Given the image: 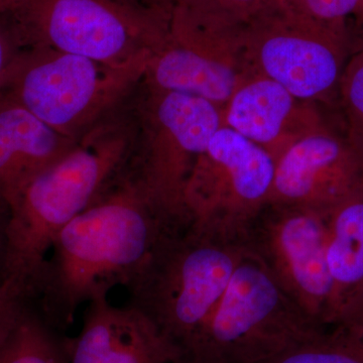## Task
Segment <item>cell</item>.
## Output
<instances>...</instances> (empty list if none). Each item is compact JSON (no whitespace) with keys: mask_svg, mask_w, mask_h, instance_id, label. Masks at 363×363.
Returning <instances> with one entry per match:
<instances>
[{"mask_svg":"<svg viewBox=\"0 0 363 363\" xmlns=\"http://www.w3.org/2000/svg\"><path fill=\"white\" fill-rule=\"evenodd\" d=\"M176 227L150 205L128 169L52 243L35 297L40 318L65 330L81 306L107 297L114 286L126 288Z\"/></svg>","mask_w":363,"mask_h":363,"instance_id":"cell-1","label":"cell"},{"mask_svg":"<svg viewBox=\"0 0 363 363\" xmlns=\"http://www.w3.org/2000/svg\"><path fill=\"white\" fill-rule=\"evenodd\" d=\"M136 135L135 118L114 112L9 203L2 283L23 302L35 300L59 233L128 171Z\"/></svg>","mask_w":363,"mask_h":363,"instance_id":"cell-2","label":"cell"},{"mask_svg":"<svg viewBox=\"0 0 363 363\" xmlns=\"http://www.w3.org/2000/svg\"><path fill=\"white\" fill-rule=\"evenodd\" d=\"M247 248L193 230L164 234L140 272L126 286L130 304L157 325L181 354L195 347Z\"/></svg>","mask_w":363,"mask_h":363,"instance_id":"cell-3","label":"cell"},{"mask_svg":"<svg viewBox=\"0 0 363 363\" xmlns=\"http://www.w3.org/2000/svg\"><path fill=\"white\" fill-rule=\"evenodd\" d=\"M152 55L111 66L49 48H26L1 89L61 135L78 140L121 109Z\"/></svg>","mask_w":363,"mask_h":363,"instance_id":"cell-4","label":"cell"},{"mask_svg":"<svg viewBox=\"0 0 363 363\" xmlns=\"http://www.w3.org/2000/svg\"><path fill=\"white\" fill-rule=\"evenodd\" d=\"M322 332L247 250L183 363H259Z\"/></svg>","mask_w":363,"mask_h":363,"instance_id":"cell-5","label":"cell"},{"mask_svg":"<svg viewBox=\"0 0 363 363\" xmlns=\"http://www.w3.org/2000/svg\"><path fill=\"white\" fill-rule=\"evenodd\" d=\"M142 86L128 171L167 221L186 227V185L196 160L223 124L222 109L201 98Z\"/></svg>","mask_w":363,"mask_h":363,"instance_id":"cell-6","label":"cell"},{"mask_svg":"<svg viewBox=\"0 0 363 363\" xmlns=\"http://www.w3.org/2000/svg\"><path fill=\"white\" fill-rule=\"evenodd\" d=\"M171 14L117 0H28L11 16L26 48L123 66L161 47Z\"/></svg>","mask_w":363,"mask_h":363,"instance_id":"cell-7","label":"cell"},{"mask_svg":"<svg viewBox=\"0 0 363 363\" xmlns=\"http://www.w3.org/2000/svg\"><path fill=\"white\" fill-rule=\"evenodd\" d=\"M276 162L264 149L222 124L196 160L184 207L197 233L245 242L267 206Z\"/></svg>","mask_w":363,"mask_h":363,"instance_id":"cell-8","label":"cell"},{"mask_svg":"<svg viewBox=\"0 0 363 363\" xmlns=\"http://www.w3.org/2000/svg\"><path fill=\"white\" fill-rule=\"evenodd\" d=\"M241 40L247 72L312 104L338 94L348 33L320 25L286 0H274L245 26Z\"/></svg>","mask_w":363,"mask_h":363,"instance_id":"cell-9","label":"cell"},{"mask_svg":"<svg viewBox=\"0 0 363 363\" xmlns=\"http://www.w3.org/2000/svg\"><path fill=\"white\" fill-rule=\"evenodd\" d=\"M326 216L311 210L267 205L245 240L294 304L320 327L331 324L333 309Z\"/></svg>","mask_w":363,"mask_h":363,"instance_id":"cell-10","label":"cell"},{"mask_svg":"<svg viewBox=\"0 0 363 363\" xmlns=\"http://www.w3.org/2000/svg\"><path fill=\"white\" fill-rule=\"evenodd\" d=\"M242 30L204 23L173 7L166 39L150 57L143 84L201 98L223 111L247 73Z\"/></svg>","mask_w":363,"mask_h":363,"instance_id":"cell-11","label":"cell"},{"mask_svg":"<svg viewBox=\"0 0 363 363\" xmlns=\"http://www.w3.org/2000/svg\"><path fill=\"white\" fill-rule=\"evenodd\" d=\"M363 192V164L326 124L303 135L277 159L267 205L327 215Z\"/></svg>","mask_w":363,"mask_h":363,"instance_id":"cell-12","label":"cell"},{"mask_svg":"<svg viewBox=\"0 0 363 363\" xmlns=\"http://www.w3.org/2000/svg\"><path fill=\"white\" fill-rule=\"evenodd\" d=\"M68 363H181V354L147 315L107 297L90 301L77 337L67 338Z\"/></svg>","mask_w":363,"mask_h":363,"instance_id":"cell-13","label":"cell"},{"mask_svg":"<svg viewBox=\"0 0 363 363\" xmlns=\"http://www.w3.org/2000/svg\"><path fill=\"white\" fill-rule=\"evenodd\" d=\"M222 121L269 152L274 162L298 138L325 124L314 104L252 72L234 90L222 111Z\"/></svg>","mask_w":363,"mask_h":363,"instance_id":"cell-14","label":"cell"},{"mask_svg":"<svg viewBox=\"0 0 363 363\" xmlns=\"http://www.w3.org/2000/svg\"><path fill=\"white\" fill-rule=\"evenodd\" d=\"M77 142L52 130L0 89V199L9 206L33 177Z\"/></svg>","mask_w":363,"mask_h":363,"instance_id":"cell-15","label":"cell"},{"mask_svg":"<svg viewBox=\"0 0 363 363\" xmlns=\"http://www.w3.org/2000/svg\"><path fill=\"white\" fill-rule=\"evenodd\" d=\"M326 252L333 281L331 323L346 298L363 286V192L326 216Z\"/></svg>","mask_w":363,"mask_h":363,"instance_id":"cell-16","label":"cell"},{"mask_svg":"<svg viewBox=\"0 0 363 363\" xmlns=\"http://www.w3.org/2000/svg\"><path fill=\"white\" fill-rule=\"evenodd\" d=\"M0 363H68L67 338L28 307L0 350Z\"/></svg>","mask_w":363,"mask_h":363,"instance_id":"cell-17","label":"cell"},{"mask_svg":"<svg viewBox=\"0 0 363 363\" xmlns=\"http://www.w3.org/2000/svg\"><path fill=\"white\" fill-rule=\"evenodd\" d=\"M259 363H363V357L350 336L337 330L322 332Z\"/></svg>","mask_w":363,"mask_h":363,"instance_id":"cell-18","label":"cell"},{"mask_svg":"<svg viewBox=\"0 0 363 363\" xmlns=\"http://www.w3.org/2000/svg\"><path fill=\"white\" fill-rule=\"evenodd\" d=\"M174 9L196 20L242 28L274 0H171Z\"/></svg>","mask_w":363,"mask_h":363,"instance_id":"cell-19","label":"cell"},{"mask_svg":"<svg viewBox=\"0 0 363 363\" xmlns=\"http://www.w3.org/2000/svg\"><path fill=\"white\" fill-rule=\"evenodd\" d=\"M338 95L346 123V140L363 164V45L346 63Z\"/></svg>","mask_w":363,"mask_h":363,"instance_id":"cell-20","label":"cell"},{"mask_svg":"<svg viewBox=\"0 0 363 363\" xmlns=\"http://www.w3.org/2000/svg\"><path fill=\"white\" fill-rule=\"evenodd\" d=\"M298 11L320 25L347 33L346 20L357 11L359 0H286Z\"/></svg>","mask_w":363,"mask_h":363,"instance_id":"cell-21","label":"cell"},{"mask_svg":"<svg viewBox=\"0 0 363 363\" xmlns=\"http://www.w3.org/2000/svg\"><path fill=\"white\" fill-rule=\"evenodd\" d=\"M25 49L13 16H0V89Z\"/></svg>","mask_w":363,"mask_h":363,"instance_id":"cell-22","label":"cell"},{"mask_svg":"<svg viewBox=\"0 0 363 363\" xmlns=\"http://www.w3.org/2000/svg\"><path fill=\"white\" fill-rule=\"evenodd\" d=\"M28 307V304L0 281V350L11 337Z\"/></svg>","mask_w":363,"mask_h":363,"instance_id":"cell-23","label":"cell"},{"mask_svg":"<svg viewBox=\"0 0 363 363\" xmlns=\"http://www.w3.org/2000/svg\"><path fill=\"white\" fill-rule=\"evenodd\" d=\"M333 324L338 325L339 330L363 336V286L344 300Z\"/></svg>","mask_w":363,"mask_h":363,"instance_id":"cell-24","label":"cell"},{"mask_svg":"<svg viewBox=\"0 0 363 363\" xmlns=\"http://www.w3.org/2000/svg\"><path fill=\"white\" fill-rule=\"evenodd\" d=\"M9 209L4 200L0 199V281H2V269H4V255L6 247V229L9 223Z\"/></svg>","mask_w":363,"mask_h":363,"instance_id":"cell-25","label":"cell"},{"mask_svg":"<svg viewBox=\"0 0 363 363\" xmlns=\"http://www.w3.org/2000/svg\"><path fill=\"white\" fill-rule=\"evenodd\" d=\"M117 1L140 7V9H152V11H172L173 9L171 0H117Z\"/></svg>","mask_w":363,"mask_h":363,"instance_id":"cell-26","label":"cell"},{"mask_svg":"<svg viewBox=\"0 0 363 363\" xmlns=\"http://www.w3.org/2000/svg\"><path fill=\"white\" fill-rule=\"evenodd\" d=\"M28 1V0H0V16H11Z\"/></svg>","mask_w":363,"mask_h":363,"instance_id":"cell-27","label":"cell"},{"mask_svg":"<svg viewBox=\"0 0 363 363\" xmlns=\"http://www.w3.org/2000/svg\"><path fill=\"white\" fill-rule=\"evenodd\" d=\"M344 333H346V332H344ZM346 334L350 336L352 342L354 343L355 347L357 348V350L359 351L360 354L363 357V336L352 335V334L350 333Z\"/></svg>","mask_w":363,"mask_h":363,"instance_id":"cell-28","label":"cell"},{"mask_svg":"<svg viewBox=\"0 0 363 363\" xmlns=\"http://www.w3.org/2000/svg\"><path fill=\"white\" fill-rule=\"evenodd\" d=\"M353 16L357 18L358 25L363 26V0H359V2H358L357 11H355Z\"/></svg>","mask_w":363,"mask_h":363,"instance_id":"cell-29","label":"cell"}]
</instances>
